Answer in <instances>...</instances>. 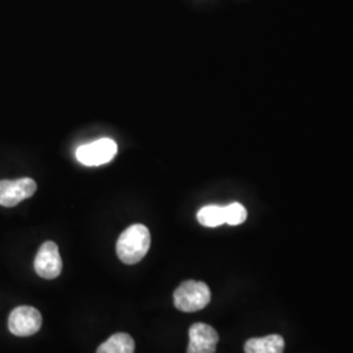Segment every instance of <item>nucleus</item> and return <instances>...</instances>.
<instances>
[{"instance_id": "nucleus-1", "label": "nucleus", "mask_w": 353, "mask_h": 353, "mask_svg": "<svg viewBox=\"0 0 353 353\" xmlns=\"http://www.w3.org/2000/svg\"><path fill=\"white\" fill-rule=\"evenodd\" d=\"M151 246V234L145 225L127 228L117 242L118 258L126 265H137L147 255Z\"/></svg>"}, {"instance_id": "nucleus-2", "label": "nucleus", "mask_w": 353, "mask_h": 353, "mask_svg": "<svg viewBox=\"0 0 353 353\" xmlns=\"http://www.w3.org/2000/svg\"><path fill=\"white\" fill-rule=\"evenodd\" d=\"M174 305L185 313H194L204 309L211 301V290L203 281H183L174 292Z\"/></svg>"}, {"instance_id": "nucleus-3", "label": "nucleus", "mask_w": 353, "mask_h": 353, "mask_svg": "<svg viewBox=\"0 0 353 353\" xmlns=\"http://www.w3.org/2000/svg\"><path fill=\"white\" fill-rule=\"evenodd\" d=\"M117 151V143L114 140L103 138L79 147L76 151V157L85 166H100L112 161Z\"/></svg>"}, {"instance_id": "nucleus-4", "label": "nucleus", "mask_w": 353, "mask_h": 353, "mask_svg": "<svg viewBox=\"0 0 353 353\" xmlns=\"http://www.w3.org/2000/svg\"><path fill=\"white\" fill-rule=\"evenodd\" d=\"M42 326V316L36 307L19 306L13 309L8 318V328L14 336H32Z\"/></svg>"}, {"instance_id": "nucleus-5", "label": "nucleus", "mask_w": 353, "mask_h": 353, "mask_svg": "<svg viewBox=\"0 0 353 353\" xmlns=\"http://www.w3.org/2000/svg\"><path fill=\"white\" fill-rule=\"evenodd\" d=\"M37 191V183L32 178L0 181V205L14 207L29 199Z\"/></svg>"}, {"instance_id": "nucleus-6", "label": "nucleus", "mask_w": 353, "mask_h": 353, "mask_svg": "<svg viewBox=\"0 0 353 353\" xmlns=\"http://www.w3.org/2000/svg\"><path fill=\"white\" fill-rule=\"evenodd\" d=\"M62 268L63 263L57 243L52 241L42 243L34 259V270L38 276L46 280H52L61 275Z\"/></svg>"}, {"instance_id": "nucleus-7", "label": "nucleus", "mask_w": 353, "mask_h": 353, "mask_svg": "<svg viewBox=\"0 0 353 353\" xmlns=\"http://www.w3.org/2000/svg\"><path fill=\"white\" fill-rule=\"evenodd\" d=\"M188 353H214L219 343V334L212 326L194 323L189 330Z\"/></svg>"}, {"instance_id": "nucleus-8", "label": "nucleus", "mask_w": 353, "mask_h": 353, "mask_svg": "<svg viewBox=\"0 0 353 353\" xmlns=\"http://www.w3.org/2000/svg\"><path fill=\"white\" fill-rule=\"evenodd\" d=\"M285 341L281 335L272 334L265 338H252L245 343V353H283Z\"/></svg>"}, {"instance_id": "nucleus-9", "label": "nucleus", "mask_w": 353, "mask_h": 353, "mask_svg": "<svg viewBox=\"0 0 353 353\" xmlns=\"http://www.w3.org/2000/svg\"><path fill=\"white\" fill-rule=\"evenodd\" d=\"M135 343L126 332L114 334L99 347L97 353H134Z\"/></svg>"}, {"instance_id": "nucleus-10", "label": "nucleus", "mask_w": 353, "mask_h": 353, "mask_svg": "<svg viewBox=\"0 0 353 353\" xmlns=\"http://www.w3.org/2000/svg\"><path fill=\"white\" fill-rule=\"evenodd\" d=\"M198 221L203 227L216 228L225 224L224 207L205 205L198 212Z\"/></svg>"}, {"instance_id": "nucleus-11", "label": "nucleus", "mask_w": 353, "mask_h": 353, "mask_svg": "<svg viewBox=\"0 0 353 353\" xmlns=\"http://www.w3.org/2000/svg\"><path fill=\"white\" fill-rule=\"evenodd\" d=\"M224 212H225V224L229 225H240L248 217L246 208L240 203H232L227 207H224Z\"/></svg>"}]
</instances>
